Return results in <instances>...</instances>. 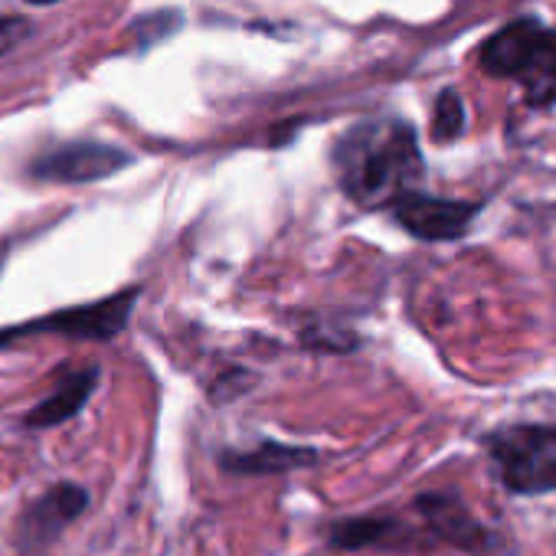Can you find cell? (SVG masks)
Segmentation results:
<instances>
[{
  "instance_id": "cell-15",
  "label": "cell",
  "mask_w": 556,
  "mask_h": 556,
  "mask_svg": "<svg viewBox=\"0 0 556 556\" xmlns=\"http://www.w3.org/2000/svg\"><path fill=\"white\" fill-rule=\"evenodd\" d=\"M34 34V27L21 17H0V56L17 50L27 37Z\"/></svg>"
},
{
  "instance_id": "cell-3",
  "label": "cell",
  "mask_w": 556,
  "mask_h": 556,
  "mask_svg": "<svg viewBox=\"0 0 556 556\" xmlns=\"http://www.w3.org/2000/svg\"><path fill=\"white\" fill-rule=\"evenodd\" d=\"M484 445L514 494L556 491V426L517 422L484 435Z\"/></svg>"
},
{
  "instance_id": "cell-11",
  "label": "cell",
  "mask_w": 556,
  "mask_h": 556,
  "mask_svg": "<svg viewBox=\"0 0 556 556\" xmlns=\"http://www.w3.org/2000/svg\"><path fill=\"white\" fill-rule=\"evenodd\" d=\"M99 387V367H83V370H73V374H66L60 383H56V390L43 400V403H37L30 413H27V426L30 429H53V426H63V422H70L86 403H89V396H92V390Z\"/></svg>"
},
{
  "instance_id": "cell-2",
  "label": "cell",
  "mask_w": 556,
  "mask_h": 556,
  "mask_svg": "<svg viewBox=\"0 0 556 556\" xmlns=\"http://www.w3.org/2000/svg\"><path fill=\"white\" fill-rule=\"evenodd\" d=\"M481 73L491 79H514L527 105H556V27L536 17H517L494 30L481 47Z\"/></svg>"
},
{
  "instance_id": "cell-4",
  "label": "cell",
  "mask_w": 556,
  "mask_h": 556,
  "mask_svg": "<svg viewBox=\"0 0 556 556\" xmlns=\"http://www.w3.org/2000/svg\"><path fill=\"white\" fill-rule=\"evenodd\" d=\"M138 299H141V289L135 286V289H122L118 295L99 299L92 305H76V308H63V312L43 315L37 321H27V325L0 331V348H11V344H17L24 338H43V334L109 344L112 338H118L128 328Z\"/></svg>"
},
{
  "instance_id": "cell-14",
  "label": "cell",
  "mask_w": 556,
  "mask_h": 556,
  "mask_svg": "<svg viewBox=\"0 0 556 556\" xmlns=\"http://www.w3.org/2000/svg\"><path fill=\"white\" fill-rule=\"evenodd\" d=\"M252 383H255V377L249 370H226V374L216 377V383L210 390V400L213 403H229V400L242 396Z\"/></svg>"
},
{
  "instance_id": "cell-8",
  "label": "cell",
  "mask_w": 556,
  "mask_h": 556,
  "mask_svg": "<svg viewBox=\"0 0 556 556\" xmlns=\"http://www.w3.org/2000/svg\"><path fill=\"white\" fill-rule=\"evenodd\" d=\"M416 510L422 514V520L435 533V540H442L462 553H491L494 549V533L468 510V504L458 494L426 491L416 497Z\"/></svg>"
},
{
  "instance_id": "cell-7",
  "label": "cell",
  "mask_w": 556,
  "mask_h": 556,
  "mask_svg": "<svg viewBox=\"0 0 556 556\" xmlns=\"http://www.w3.org/2000/svg\"><path fill=\"white\" fill-rule=\"evenodd\" d=\"M89 507V491L63 481L50 491H43L34 504L24 507L17 520V546L21 553H47L53 540Z\"/></svg>"
},
{
  "instance_id": "cell-12",
  "label": "cell",
  "mask_w": 556,
  "mask_h": 556,
  "mask_svg": "<svg viewBox=\"0 0 556 556\" xmlns=\"http://www.w3.org/2000/svg\"><path fill=\"white\" fill-rule=\"evenodd\" d=\"M465 131V102L455 89H445L432 109V141L448 144Z\"/></svg>"
},
{
  "instance_id": "cell-16",
  "label": "cell",
  "mask_w": 556,
  "mask_h": 556,
  "mask_svg": "<svg viewBox=\"0 0 556 556\" xmlns=\"http://www.w3.org/2000/svg\"><path fill=\"white\" fill-rule=\"evenodd\" d=\"M30 4H40V8H50V4H60V0H30Z\"/></svg>"
},
{
  "instance_id": "cell-1",
  "label": "cell",
  "mask_w": 556,
  "mask_h": 556,
  "mask_svg": "<svg viewBox=\"0 0 556 556\" xmlns=\"http://www.w3.org/2000/svg\"><path fill=\"white\" fill-rule=\"evenodd\" d=\"M334 167L341 190L361 206H390L426 174L416 128L400 118L351 128L334 148Z\"/></svg>"
},
{
  "instance_id": "cell-6",
  "label": "cell",
  "mask_w": 556,
  "mask_h": 556,
  "mask_svg": "<svg viewBox=\"0 0 556 556\" xmlns=\"http://www.w3.org/2000/svg\"><path fill=\"white\" fill-rule=\"evenodd\" d=\"M478 203L468 200H445V197H429L419 190H409L390 203L393 219L416 239L426 242H452L462 239L478 216Z\"/></svg>"
},
{
  "instance_id": "cell-10",
  "label": "cell",
  "mask_w": 556,
  "mask_h": 556,
  "mask_svg": "<svg viewBox=\"0 0 556 556\" xmlns=\"http://www.w3.org/2000/svg\"><path fill=\"white\" fill-rule=\"evenodd\" d=\"M315 462H318V448L286 445V442H258L255 448L219 455V468L229 475H282V471L308 468Z\"/></svg>"
},
{
  "instance_id": "cell-13",
  "label": "cell",
  "mask_w": 556,
  "mask_h": 556,
  "mask_svg": "<svg viewBox=\"0 0 556 556\" xmlns=\"http://www.w3.org/2000/svg\"><path fill=\"white\" fill-rule=\"evenodd\" d=\"M177 27H180V14H177V11L148 14V17H141V21L135 24V37H138V43H141V47H154L157 40H164V37L177 34Z\"/></svg>"
},
{
  "instance_id": "cell-9",
  "label": "cell",
  "mask_w": 556,
  "mask_h": 556,
  "mask_svg": "<svg viewBox=\"0 0 556 556\" xmlns=\"http://www.w3.org/2000/svg\"><path fill=\"white\" fill-rule=\"evenodd\" d=\"M328 540L338 549H387V553H403V549L422 546L419 533L409 523H403L396 517H383V514L338 520V523H331Z\"/></svg>"
},
{
  "instance_id": "cell-5",
  "label": "cell",
  "mask_w": 556,
  "mask_h": 556,
  "mask_svg": "<svg viewBox=\"0 0 556 556\" xmlns=\"http://www.w3.org/2000/svg\"><path fill=\"white\" fill-rule=\"evenodd\" d=\"M135 157L105 141H70L60 148L43 151L30 164L34 180H50V184H96L105 180L118 170H125Z\"/></svg>"
}]
</instances>
